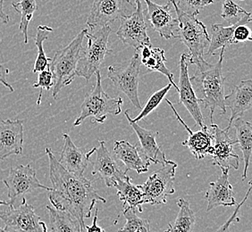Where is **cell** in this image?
Masks as SVG:
<instances>
[{"instance_id":"6da1fadb","label":"cell","mask_w":252,"mask_h":232,"mask_svg":"<svg viewBox=\"0 0 252 232\" xmlns=\"http://www.w3.org/2000/svg\"><path fill=\"white\" fill-rule=\"evenodd\" d=\"M49 157V179L52 187L49 199L54 208L64 211L77 219L85 231V219L92 216L97 202L105 203L107 200L99 196L93 182L84 176L70 174L60 165L49 147L45 149Z\"/></svg>"},{"instance_id":"7a4b0ae2","label":"cell","mask_w":252,"mask_h":232,"mask_svg":"<svg viewBox=\"0 0 252 232\" xmlns=\"http://www.w3.org/2000/svg\"><path fill=\"white\" fill-rule=\"evenodd\" d=\"M225 48L221 49L219 61L215 64L207 61L198 68V72L190 79V83H194L198 87L201 97L199 103L203 104L205 108L210 111V121L213 123L215 111L219 108L221 115L226 114V107L224 105V81L222 67Z\"/></svg>"},{"instance_id":"3957f363","label":"cell","mask_w":252,"mask_h":232,"mask_svg":"<svg viewBox=\"0 0 252 232\" xmlns=\"http://www.w3.org/2000/svg\"><path fill=\"white\" fill-rule=\"evenodd\" d=\"M170 2L175 8L178 20V29L175 38L181 40L189 49L188 60L189 63L200 67L206 62L204 59V51L210 42L207 27L194 16L184 13L176 5L175 0H170Z\"/></svg>"},{"instance_id":"277c9868","label":"cell","mask_w":252,"mask_h":232,"mask_svg":"<svg viewBox=\"0 0 252 232\" xmlns=\"http://www.w3.org/2000/svg\"><path fill=\"white\" fill-rule=\"evenodd\" d=\"M89 31L83 29L65 48L57 51L50 62V71L54 77L52 96L55 99L63 87L73 83L76 77V67L81 52L83 50V39Z\"/></svg>"},{"instance_id":"5b68a950","label":"cell","mask_w":252,"mask_h":232,"mask_svg":"<svg viewBox=\"0 0 252 232\" xmlns=\"http://www.w3.org/2000/svg\"><path fill=\"white\" fill-rule=\"evenodd\" d=\"M95 75L97 78L96 84L84 98L81 113L73 122V126L81 125L88 117H92L93 122L104 123L109 115L121 114L123 99L121 97H109L102 87L100 72L97 71Z\"/></svg>"},{"instance_id":"8992f818","label":"cell","mask_w":252,"mask_h":232,"mask_svg":"<svg viewBox=\"0 0 252 232\" xmlns=\"http://www.w3.org/2000/svg\"><path fill=\"white\" fill-rule=\"evenodd\" d=\"M93 30V32L88 31L86 33L87 47L82 50L76 67V76L84 78L87 82L99 71L107 55L112 53L107 46L111 27L105 25Z\"/></svg>"},{"instance_id":"52a82bcc","label":"cell","mask_w":252,"mask_h":232,"mask_svg":"<svg viewBox=\"0 0 252 232\" xmlns=\"http://www.w3.org/2000/svg\"><path fill=\"white\" fill-rule=\"evenodd\" d=\"M176 168L177 164L175 162L166 160L161 169L151 174L142 185H138L142 192L143 204L158 205L166 203V198L175 192L174 182Z\"/></svg>"},{"instance_id":"ba28073f","label":"cell","mask_w":252,"mask_h":232,"mask_svg":"<svg viewBox=\"0 0 252 232\" xmlns=\"http://www.w3.org/2000/svg\"><path fill=\"white\" fill-rule=\"evenodd\" d=\"M5 211H0V220L6 232H49L46 223L35 213L33 205L23 199L18 207L9 204Z\"/></svg>"},{"instance_id":"9c48e42d","label":"cell","mask_w":252,"mask_h":232,"mask_svg":"<svg viewBox=\"0 0 252 232\" xmlns=\"http://www.w3.org/2000/svg\"><path fill=\"white\" fill-rule=\"evenodd\" d=\"M141 58L138 50H135L131 62L126 67L108 66L107 77L120 91L125 93L133 107L141 109L139 99V74L141 70Z\"/></svg>"},{"instance_id":"30bf717a","label":"cell","mask_w":252,"mask_h":232,"mask_svg":"<svg viewBox=\"0 0 252 232\" xmlns=\"http://www.w3.org/2000/svg\"><path fill=\"white\" fill-rule=\"evenodd\" d=\"M136 6L131 15L123 16L121 25L117 30V37L123 43L139 49L142 46L151 45L147 32L144 10L141 0H135Z\"/></svg>"},{"instance_id":"8fae6325","label":"cell","mask_w":252,"mask_h":232,"mask_svg":"<svg viewBox=\"0 0 252 232\" xmlns=\"http://www.w3.org/2000/svg\"><path fill=\"white\" fill-rule=\"evenodd\" d=\"M134 9L135 5L130 0H94L88 16V27L93 30L108 25Z\"/></svg>"},{"instance_id":"7c38bea8","label":"cell","mask_w":252,"mask_h":232,"mask_svg":"<svg viewBox=\"0 0 252 232\" xmlns=\"http://www.w3.org/2000/svg\"><path fill=\"white\" fill-rule=\"evenodd\" d=\"M7 189L10 204L14 205L19 197L31 193L35 189H41L50 191L51 188L39 182L36 176V171L30 165H20L11 167L8 176L3 179Z\"/></svg>"},{"instance_id":"4fadbf2b","label":"cell","mask_w":252,"mask_h":232,"mask_svg":"<svg viewBox=\"0 0 252 232\" xmlns=\"http://www.w3.org/2000/svg\"><path fill=\"white\" fill-rule=\"evenodd\" d=\"M213 134V144L209 149V155L213 157V165L219 166L221 170L239 169L240 157L234 152V145L237 144L228 134L229 131L222 130L219 125L211 123Z\"/></svg>"},{"instance_id":"5bb4252c","label":"cell","mask_w":252,"mask_h":232,"mask_svg":"<svg viewBox=\"0 0 252 232\" xmlns=\"http://www.w3.org/2000/svg\"><path fill=\"white\" fill-rule=\"evenodd\" d=\"M99 145L91 150L90 163L93 165V175H98L106 186L113 188L117 180L125 177L126 172H123L116 162L105 141H99Z\"/></svg>"},{"instance_id":"9a60e30c","label":"cell","mask_w":252,"mask_h":232,"mask_svg":"<svg viewBox=\"0 0 252 232\" xmlns=\"http://www.w3.org/2000/svg\"><path fill=\"white\" fill-rule=\"evenodd\" d=\"M148 8V20L151 27L165 39L175 38L178 29V20L175 8L168 0L165 5H160L152 0H144Z\"/></svg>"},{"instance_id":"2e32d148","label":"cell","mask_w":252,"mask_h":232,"mask_svg":"<svg viewBox=\"0 0 252 232\" xmlns=\"http://www.w3.org/2000/svg\"><path fill=\"white\" fill-rule=\"evenodd\" d=\"M188 55L183 54L180 58V80L178 86L179 101L189 111V115L192 116L194 121L200 128H205L206 124L204 121L203 116L200 110V103L199 97H197L193 85L190 83V79L188 73Z\"/></svg>"},{"instance_id":"e0dca14e","label":"cell","mask_w":252,"mask_h":232,"mask_svg":"<svg viewBox=\"0 0 252 232\" xmlns=\"http://www.w3.org/2000/svg\"><path fill=\"white\" fill-rule=\"evenodd\" d=\"M24 123L6 119L0 122V161L23 154Z\"/></svg>"},{"instance_id":"ac0fdd59","label":"cell","mask_w":252,"mask_h":232,"mask_svg":"<svg viewBox=\"0 0 252 232\" xmlns=\"http://www.w3.org/2000/svg\"><path fill=\"white\" fill-rule=\"evenodd\" d=\"M224 105L231 110L228 126L225 131H229L233 121L243 116L252 107V80L242 81L228 96H224Z\"/></svg>"},{"instance_id":"d6986e66","label":"cell","mask_w":252,"mask_h":232,"mask_svg":"<svg viewBox=\"0 0 252 232\" xmlns=\"http://www.w3.org/2000/svg\"><path fill=\"white\" fill-rule=\"evenodd\" d=\"M165 102L169 105L180 123L185 127L186 131L189 133L188 139L182 144L189 150V152L195 156L196 159H204L206 155H209V149L213 144L212 131L209 130L208 126H206L205 128H201V130L193 132L185 123V121L180 117L178 112L176 111L172 102L168 99H165Z\"/></svg>"},{"instance_id":"ffe728a7","label":"cell","mask_w":252,"mask_h":232,"mask_svg":"<svg viewBox=\"0 0 252 232\" xmlns=\"http://www.w3.org/2000/svg\"><path fill=\"white\" fill-rule=\"evenodd\" d=\"M63 146L59 162L70 174L83 176L90 164L91 150L84 152L73 143L71 137L63 134Z\"/></svg>"},{"instance_id":"44dd1931","label":"cell","mask_w":252,"mask_h":232,"mask_svg":"<svg viewBox=\"0 0 252 232\" xmlns=\"http://www.w3.org/2000/svg\"><path fill=\"white\" fill-rule=\"evenodd\" d=\"M205 199L208 201V212L219 206L228 207L237 204L233 197V186L229 181V170H222L219 179L209 183Z\"/></svg>"},{"instance_id":"7402d4cb","label":"cell","mask_w":252,"mask_h":232,"mask_svg":"<svg viewBox=\"0 0 252 232\" xmlns=\"http://www.w3.org/2000/svg\"><path fill=\"white\" fill-rule=\"evenodd\" d=\"M113 150L114 157L124 164L126 173L128 171H134L138 174H142L149 171L151 161L142 155L138 145H131L126 141H116Z\"/></svg>"},{"instance_id":"603a6c76","label":"cell","mask_w":252,"mask_h":232,"mask_svg":"<svg viewBox=\"0 0 252 232\" xmlns=\"http://www.w3.org/2000/svg\"><path fill=\"white\" fill-rule=\"evenodd\" d=\"M125 115L126 119L129 121V124L132 127V129L135 131L136 135L139 138L142 155L149 161H151V163L156 165H163L165 163L167 159L165 158V153L161 150L156 141L157 136L158 135V131L147 130L139 125L137 122H134L131 120L128 110H126Z\"/></svg>"},{"instance_id":"cb8c5ba5","label":"cell","mask_w":252,"mask_h":232,"mask_svg":"<svg viewBox=\"0 0 252 232\" xmlns=\"http://www.w3.org/2000/svg\"><path fill=\"white\" fill-rule=\"evenodd\" d=\"M141 63L147 69L152 72H158L165 75L169 80L170 84L174 86L176 91L178 92V86L175 84L173 73L166 67V58L165 57V50L159 48H154L151 45L142 46L139 49Z\"/></svg>"},{"instance_id":"d4e9b609","label":"cell","mask_w":252,"mask_h":232,"mask_svg":"<svg viewBox=\"0 0 252 232\" xmlns=\"http://www.w3.org/2000/svg\"><path fill=\"white\" fill-rule=\"evenodd\" d=\"M114 188L117 189V194L120 201L123 202V208L128 206L135 209L140 213L143 212L142 192L138 185L131 183V179L127 174L118 179Z\"/></svg>"},{"instance_id":"484cf974","label":"cell","mask_w":252,"mask_h":232,"mask_svg":"<svg viewBox=\"0 0 252 232\" xmlns=\"http://www.w3.org/2000/svg\"><path fill=\"white\" fill-rule=\"evenodd\" d=\"M234 128L236 130V141L243 153V161H244V169H243L242 179L245 180L247 179V173L252 151V125L250 121H244L243 118L239 117L234 121Z\"/></svg>"},{"instance_id":"4316f807","label":"cell","mask_w":252,"mask_h":232,"mask_svg":"<svg viewBox=\"0 0 252 232\" xmlns=\"http://www.w3.org/2000/svg\"><path fill=\"white\" fill-rule=\"evenodd\" d=\"M49 212L50 232H84L77 219L72 214L47 205Z\"/></svg>"},{"instance_id":"83f0119b","label":"cell","mask_w":252,"mask_h":232,"mask_svg":"<svg viewBox=\"0 0 252 232\" xmlns=\"http://www.w3.org/2000/svg\"><path fill=\"white\" fill-rule=\"evenodd\" d=\"M179 213L174 223L168 224L165 232H193L196 217L189 203L185 199L177 200Z\"/></svg>"},{"instance_id":"f1b7e54d","label":"cell","mask_w":252,"mask_h":232,"mask_svg":"<svg viewBox=\"0 0 252 232\" xmlns=\"http://www.w3.org/2000/svg\"><path fill=\"white\" fill-rule=\"evenodd\" d=\"M239 25H246L244 23H237L236 25L224 26L220 24H215L211 27V39L209 42L207 55L215 56L217 50L225 48L230 45V40L233 37V30Z\"/></svg>"},{"instance_id":"f546056e","label":"cell","mask_w":252,"mask_h":232,"mask_svg":"<svg viewBox=\"0 0 252 232\" xmlns=\"http://www.w3.org/2000/svg\"><path fill=\"white\" fill-rule=\"evenodd\" d=\"M53 29L47 25H39L37 28V34L35 36V46L38 49L37 58L34 63L33 73H39L50 67L51 59L47 58L43 49V43L49 39V34Z\"/></svg>"},{"instance_id":"4dcf8cb0","label":"cell","mask_w":252,"mask_h":232,"mask_svg":"<svg viewBox=\"0 0 252 232\" xmlns=\"http://www.w3.org/2000/svg\"><path fill=\"white\" fill-rule=\"evenodd\" d=\"M221 16L229 25L244 23L246 25L252 22V14L237 5L233 0H224L222 5Z\"/></svg>"},{"instance_id":"1f68e13d","label":"cell","mask_w":252,"mask_h":232,"mask_svg":"<svg viewBox=\"0 0 252 232\" xmlns=\"http://www.w3.org/2000/svg\"><path fill=\"white\" fill-rule=\"evenodd\" d=\"M12 6L21 16L20 31L24 35L25 44H28V27L30 22L33 17V14L37 10L36 0H20L17 3H12Z\"/></svg>"},{"instance_id":"d6a6232c","label":"cell","mask_w":252,"mask_h":232,"mask_svg":"<svg viewBox=\"0 0 252 232\" xmlns=\"http://www.w3.org/2000/svg\"><path fill=\"white\" fill-rule=\"evenodd\" d=\"M136 212L137 211L135 209L130 206L123 208L126 223L124 227L118 230L117 232H151L150 221L139 217Z\"/></svg>"},{"instance_id":"836d02e7","label":"cell","mask_w":252,"mask_h":232,"mask_svg":"<svg viewBox=\"0 0 252 232\" xmlns=\"http://www.w3.org/2000/svg\"><path fill=\"white\" fill-rule=\"evenodd\" d=\"M172 87L171 84H167L166 86L164 87H162L159 90L156 91L151 97L150 99L147 102V104L145 105V107L142 108L141 113L138 115V116H136L134 119H131L134 122L141 121L143 118H145L147 116H149L151 113L154 111L155 109L158 108V107L161 104V102L164 100L166 94L169 92L170 89Z\"/></svg>"},{"instance_id":"e575fe53","label":"cell","mask_w":252,"mask_h":232,"mask_svg":"<svg viewBox=\"0 0 252 232\" xmlns=\"http://www.w3.org/2000/svg\"><path fill=\"white\" fill-rule=\"evenodd\" d=\"M213 3L214 0H178L176 5L185 14L195 17L201 10Z\"/></svg>"},{"instance_id":"d590c367","label":"cell","mask_w":252,"mask_h":232,"mask_svg":"<svg viewBox=\"0 0 252 232\" xmlns=\"http://www.w3.org/2000/svg\"><path fill=\"white\" fill-rule=\"evenodd\" d=\"M54 86V77L52 72L50 71V67L44 70L42 72H39L38 75V80L37 83H34L32 87L35 88H40V93H39V97L37 104L40 105L41 102V96H42V91L43 90H50Z\"/></svg>"},{"instance_id":"8d00e7d4","label":"cell","mask_w":252,"mask_h":232,"mask_svg":"<svg viewBox=\"0 0 252 232\" xmlns=\"http://www.w3.org/2000/svg\"><path fill=\"white\" fill-rule=\"evenodd\" d=\"M252 181H250L249 182V189H248L247 193H246V196L244 197V199L242 200L241 203L236 204V208H235L234 212L226 221V223L223 224L216 232H230V226L233 224V223L240 221V218L238 217V214H239L240 211H241V208L243 207V204L245 203V202L247 201L248 198L250 197L251 191H252Z\"/></svg>"},{"instance_id":"74e56055","label":"cell","mask_w":252,"mask_h":232,"mask_svg":"<svg viewBox=\"0 0 252 232\" xmlns=\"http://www.w3.org/2000/svg\"><path fill=\"white\" fill-rule=\"evenodd\" d=\"M246 41H252L251 29L246 25H239L233 30V37L230 40V45L244 43Z\"/></svg>"},{"instance_id":"f35d334b","label":"cell","mask_w":252,"mask_h":232,"mask_svg":"<svg viewBox=\"0 0 252 232\" xmlns=\"http://www.w3.org/2000/svg\"><path fill=\"white\" fill-rule=\"evenodd\" d=\"M8 73H9L8 68L5 67L4 64L0 63V83H2L5 87H7L10 92H14L15 88L12 87V85L6 81V76L8 75Z\"/></svg>"},{"instance_id":"ab89813d","label":"cell","mask_w":252,"mask_h":232,"mask_svg":"<svg viewBox=\"0 0 252 232\" xmlns=\"http://www.w3.org/2000/svg\"><path fill=\"white\" fill-rule=\"evenodd\" d=\"M97 213H98V209L96 208L95 215H94V218H93V225H91V226L85 225L86 232H105V231L101 227H99L97 225Z\"/></svg>"},{"instance_id":"60d3db41","label":"cell","mask_w":252,"mask_h":232,"mask_svg":"<svg viewBox=\"0 0 252 232\" xmlns=\"http://www.w3.org/2000/svg\"><path fill=\"white\" fill-rule=\"evenodd\" d=\"M3 4H4V0H0V20L5 25H6V24H8L10 18L8 15H6L5 12H4V10H3Z\"/></svg>"},{"instance_id":"b9f144b4","label":"cell","mask_w":252,"mask_h":232,"mask_svg":"<svg viewBox=\"0 0 252 232\" xmlns=\"http://www.w3.org/2000/svg\"><path fill=\"white\" fill-rule=\"evenodd\" d=\"M9 204V202H6V201H3V200H0V206H3V205H5V206H8Z\"/></svg>"},{"instance_id":"7bdbcfd3","label":"cell","mask_w":252,"mask_h":232,"mask_svg":"<svg viewBox=\"0 0 252 232\" xmlns=\"http://www.w3.org/2000/svg\"><path fill=\"white\" fill-rule=\"evenodd\" d=\"M0 232H5L4 229H2V228L0 227Z\"/></svg>"},{"instance_id":"ee69618b","label":"cell","mask_w":252,"mask_h":232,"mask_svg":"<svg viewBox=\"0 0 252 232\" xmlns=\"http://www.w3.org/2000/svg\"><path fill=\"white\" fill-rule=\"evenodd\" d=\"M242 1H243V0H242Z\"/></svg>"}]
</instances>
